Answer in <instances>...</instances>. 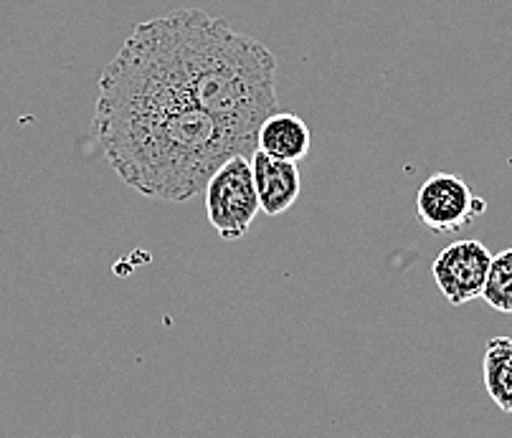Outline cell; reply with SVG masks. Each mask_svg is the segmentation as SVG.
<instances>
[{"mask_svg": "<svg viewBox=\"0 0 512 438\" xmlns=\"http://www.w3.org/2000/svg\"><path fill=\"white\" fill-rule=\"evenodd\" d=\"M251 173H254L259 208L267 216H282L300 198L302 178L297 163L277 160V157L254 150V155H251Z\"/></svg>", "mask_w": 512, "mask_h": 438, "instance_id": "cell-6", "label": "cell"}, {"mask_svg": "<svg viewBox=\"0 0 512 438\" xmlns=\"http://www.w3.org/2000/svg\"><path fill=\"white\" fill-rule=\"evenodd\" d=\"M92 130L122 183L145 198L186 203L229 157L226 130L198 107L150 23H137L99 76Z\"/></svg>", "mask_w": 512, "mask_h": 438, "instance_id": "cell-1", "label": "cell"}, {"mask_svg": "<svg viewBox=\"0 0 512 438\" xmlns=\"http://www.w3.org/2000/svg\"><path fill=\"white\" fill-rule=\"evenodd\" d=\"M485 201L459 175L434 173L416 193V218L434 233H454L472 226L485 213Z\"/></svg>", "mask_w": 512, "mask_h": 438, "instance_id": "cell-4", "label": "cell"}, {"mask_svg": "<svg viewBox=\"0 0 512 438\" xmlns=\"http://www.w3.org/2000/svg\"><path fill=\"white\" fill-rule=\"evenodd\" d=\"M312 147V132L302 117L292 112H274L256 132V150L277 160L300 165Z\"/></svg>", "mask_w": 512, "mask_h": 438, "instance_id": "cell-7", "label": "cell"}, {"mask_svg": "<svg viewBox=\"0 0 512 438\" xmlns=\"http://www.w3.org/2000/svg\"><path fill=\"white\" fill-rule=\"evenodd\" d=\"M485 388L500 411L512 413V337H492L482 360Z\"/></svg>", "mask_w": 512, "mask_h": 438, "instance_id": "cell-8", "label": "cell"}, {"mask_svg": "<svg viewBox=\"0 0 512 438\" xmlns=\"http://www.w3.org/2000/svg\"><path fill=\"white\" fill-rule=\"evenodd\" d=\"M206 216L224 241H239L254 223L259 208L251 157H229L206 183Z\"/></svg>", "mask_w": 512, "mask_h": 438, "instance_id": "cell-3", "label": "cell"}, {"mask_svg": "<svg viewBox=\"0 0 512 438\" xmlns=\"http://www.w3.org/2000/svg\"><path fill=\"white\" fill-rule=\"evenodd\" d=\"M148 23L198 107L224 127L241 155H254L256 132L277 112V56L198 8Z\"/></svg>", "mask_w": 512, "mask_h": 438, "instance_id": "cell-2", "label": "cell"}, {"mask_svg": "<svg viewBox=\"0 0 512 438\" xmlns=\"http://www.w3.org/2000/svg\"><path fill=\"white\" fill-rule=\"evenodd\" d=\"M482 299L495 312L512 314V249H505L492 256L485 289H482Z\"/></svg>", "mask_w": 512, "mask_h": 438, "instance_id": "cell-9", "label": "cell"}, {"mask_svg": "<svg viewBox=\"0 0 512 438\" xmlns=\"http://www.w3.org/2000/svg\"><path fill=\"white\" fill-rule=\"evenodd\" d=\"M490 264L492 254L487 251V246L467 238V241H457L439 251L431 264V274H434V282L444 299L452 307H462V304L482 297Z\"/></svg>", "mask_w": 512, "mask_h": 438, "instance_id": "cell-5", "label": "cell"}]
</instances>
